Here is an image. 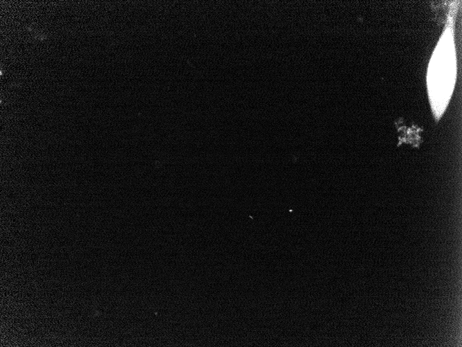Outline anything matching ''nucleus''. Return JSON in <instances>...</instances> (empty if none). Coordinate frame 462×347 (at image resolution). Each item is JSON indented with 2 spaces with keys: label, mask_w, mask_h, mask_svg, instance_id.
<instances>
[{
  "label": "nucleus",
  "mask_w": 462,
  "mask_h": 347,
  "mask_svg": "<svg viewBox=\"0 0 462 347\" xmlns=\"http://www.w3.org/2000/svg\"><path fill=\"white\" fill-rule=\"evenodd\" d=\"M452 5L445 28L434 48L427 69L428 98L436 121L441 118L450 103L456 77L454 27L457 3Z\"/></svg>",
  "instance_id": "1"
}]
</instances>
